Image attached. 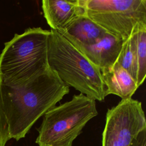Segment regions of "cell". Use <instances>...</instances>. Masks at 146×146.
Returning <instances> with one entry per match:
<instances>
[{
  "label": "cell",
  "instance_id": "cell-7",
  "mask_svg": "<svg viewBox=\"0 0 146 146\" xmlns=\"http://www.w3.org/2000/svg\"><path fill=\"white\" fill-rule=\"evenodd\" d=\"M124 40L106 32L94 43L75 47L100 70L111 67L116 62Z\"/></svg>",
  "mask_w": 146,
  "mask_h": 146
},
{
  "label": "cell",
  "instance_id": "cell-10",
  "mask_svg": "<svg viewBox=\"0 0 146 146\" xmlns=\"http://www.w3.org/2000/svg\"><path fill=\"white\" fill-rule=\"evenodd\" d=\"M100 72L107 96L113 94L121 99H129L139 88L132 76L117 63Z\"/></svg>",
  "mask_w": 146,
  "mask_h": 146
},
{
  "label": "cell",
  "instance_id": "cell-1",
  "mask_svg": "<svg viewBox=\"0 0 146 146\" xmlns=\"http://www.w3.org/2000/svg\"><path fill=\"white\" fill-rule=\"evenodd\" d=\"M0 85L10 136L17 141L70 92V87L50 68L23 86Z\"/></svg>",
  "mask_w": 146,
  "mask_h": 146
},
{
  "label": "cell",
  "instance_id": "cell-8",
  "mask_svg": "<svg viewBox=\"0 0 146 146\" xmlns=\"http://www.w3.org/2000/svg\"><path fill=\"white\" fill-rule=\"evenodd\" d=\"M42 7L47 23L51 30L56 31L86 14L83 0H43Z\"/></svg>",
  "mask_w": 146,
  "mask_h": 146
},
{
  "label": "cell",
  "instance_id": "cell-14",
  "mask_svg": "<svg viewBox=\"0 0 146 146\" xmlns=\"http://www.w3.org/2000/svg\"><path fill=\"white\" fill-rule=\"evenodd\" d=\"M129 146H146V129L139 133Z\"/></svg>",
  "mask_w": 146,
  "mask_h": 146
},
{
  "label": "cell",
  "instance_id": "cell-12",
  "mask_svg": "<svg viewBox=\"0 0 146 146\" xmlns=\"http://www.w3.org/2000/svg\"><path fill=\"white\" fill-rule=\"evenodd\" d=\"M116 63L127 71L135 80V58L131 36L124 40Z\"/></svg>",
  "mask_w": 146,
  "mask_h": 146
},
{
  "label": "cell",
  "instance_id": "cell-6",
  "mask_svg": "<svg viewBox=\"0 0 146 146\" xmlns=\"http://www.w3.org/2000/svg\"><path fill=\"white\" fill-rule=\"evenodd\" d=\"M146 129L141 103L132 98L121 99L107 110L102 133V146H129Z\"/></svg>",
  "mask_w": 146,
  "mask_h": 146
},
{
  "label": "cell",
  "instance_id": "cell-5",
  "mask_svg": "<svg viewBox=\"0 0 146 146\" xmlns=\"http://www.w3.org/2000/svg\"><path fill=\"white\" fill-rule=\"evenodd\" d=\"M86 15L107 32L126 40L146 24V0H83Z\"/></svg>",
  "mask_w": 146,
  "mask_h": 146
},
{
  "label": "cell",
  "instance_id": "cell-3",
  "mask_svg": "<svg viewBox=\"0 0 146 146\" xmlns=\"http://www.w3.org/2000/svg\"><path fill=\"white\" fill-rule=\"evenodd\" d=\"M48 64L59 79L95 100L107 96L100 69L58 31L50 30Z\"/></svg>",
  "mask_w": 146,
  "mask_h": 146
},
{
  "label": "cell",
  "instance_id": "cell-13",
  "mask_svg": "<svg viewBox=\"0 0 146 146\" xmlns=\"http://www.w3.org/2000/svg\"><path fill=\"white\" fill-rule=\"evenodd\" d=\"M7 121L5 114L0 85V146H5L10 140Z\"/></svg>",
  "mask_w": 146,
  "mask_h": 146
},
{
  "label": "cell",
  "instance_id": "cell-2",
  "mask_svg": "<svg viewBox=\"0 0 146 146\" xmlns=\"http://www.w3.org/2000/svg\"><path fill=\"white\" fill-rule=\"evenodd\" d=\"M50 30L29 27L4 43L0 53V84L23 86L45 72Z\"/></svg>",
  "mask_w": 146,
  "mask_h": 146
},
{
  "label": "cell",
  "instance_id": "cell-4",
  "mask_svg": "<svg viewBox=\"0 0 146 146\" xmlns=\"http://www.w3.org/2000/svg\"><path fill=\"white\" fill-rule=\"evenodd\" d=\"M98 113L94 99L80 93L74 95L43 115L35 143L38 146H72L86 124Z\"/></svg>",
  "mask_w": 146,
  "mask_h": 146
},
{
  "label": "cell",
  "instance_id": "cell-11",
  "mask_svg": "<svg viewBox=\"0 0 146 146\" xmlns=\"http://www.w3.org/2000/svg\"><path fill=\"white\" fill-rule=\"evenodd\" d=\"M135 58V81L140 87L146 76V24L140 25L131 35Z\"/></svg>",
  "mask_w": 146,
  "mask_h": 146
},
{
  "label": "cell",
  "instance_id": "cell-9",
  "mask_svg": "<svg viewBox=\"0 0 146 146\" xmlns=\"http://www.w3.org/2000/svg\"><path fill=\"white\" fill-rule=\"evenodd\" d=\"M58 32L75 47H79L94 43L107 31L85 14L77 17Z\"/></svg>",
  "mask_w": 146,
  "mask_h": 146
}]
</instances>
